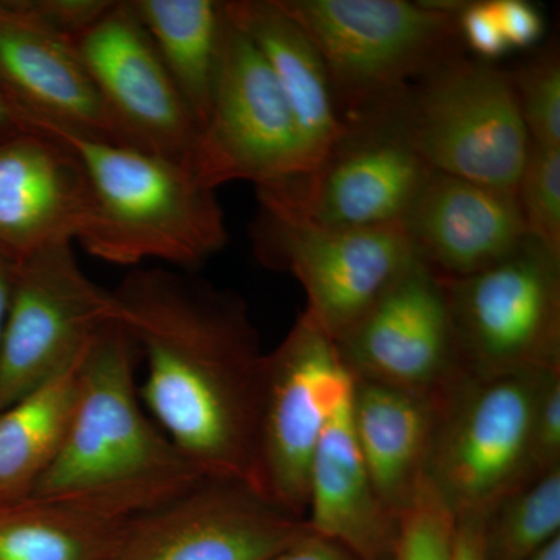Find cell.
Here are the masks:
<instances>
[{
    "mask_svg": "<svg viewBox=\"0 0 560 560\" xmlns=\"http://www.w3.org/2000/svg\"><path fill=\"white\" fill-rule=\"evenodd\" d=\"M305 521L361 560H390L400 517L383 503L361 458L350 389L335 407L313 456Z\"/></svg>",
    "mask_w": 560,
    "mask_h": 560,
    "instance_id": "19",
    "label": "cell"
},
{
    "mask_svg": "<svg viewBox=\"0 0 560 560\" xmlns=\"http://www.w3.org/2000/svg\"><path fill=\"white\" fill-rule=\"evenodd\" d=\"M485 514L456 515L447 560H486Z\"/></svg>",
    "mask_w": 560,
    "mask_h": 560,
    "instance_id": "33",
    "label": "cell"
},
{
    "mask_svg": "<svg viewBox=\"0 0 560 560\" xmlns=\"http://www.w3.org/2000/svg\"><path fill=\"white\" fill-rule=\"evenodd\" d=\"M11 283H13V264L0 257V348H2L7 316H9Z\"/></svg>",
    "mask_w": 560,
    "mask_h": 560,
    "instance_id": "36",
    "label": "cell"
},
{
    "mask_svg": "<svg viewBox=\"0 0 560 560\" xmlns=\"http://www.w3.org/2000/svg\"><path fill=\"white\" fill-rule=\"evenodd\" d=\"M189 171L210 190L234 180L271 186L307 173L300 132L278 81L228 16L212 106Z\"/></svg>",
    "mask_w": 560,
    "mask_h": 560,
    "instance_id": "11",
    "label": "cell"
},
{
    "mask_svg": "<svg viewBox=\"0 0 560 560\" xmlns=\"http://www.w3.org/2000/svg\"><path fill=\"white\" fill-rule=\"evenodd\" d=\"M22 9L58 35L75 39L101 20L110 0H20Z\"/></svg>",
    "mask_w": 560,
    "mask_h": 560,
    "instance_id": "30",
    "label": "cell"
},
{
    "mask_svg": "<svg viewBox=\"0 0 560 560\" xmlns=\"http://www.w3.org/2000/svg\"><path fill=\"white\" fill-rule=\"evenodd\" d=\"M113 320V291L88 278L72 245L50 246L13 264L0 348V411L79 366Z\"/></svg>",
    "mask_w": 560,
    "mask_h": 560,
    "instance_id": "9",
    "label": "cell"
},
{
    "mask_svg": "<svg viewBox=\"0 0 560 560\" xmlns=\"http://www.w3.org/2000/svg\"><path fill=\"white\" fill-rule=\"evenodd\" d=\"M431 168L383 121L353 125L318 167L257 187V198L329 230L404 224Z\"/></svg>",
    "mask_w": 560,
    "mask_h": 560,
    "instance_id": "12",
    "label": "cell"
},
{
    "mask_svg": "<svg viewBox=\"0 0 560 560\" xmlns=\"http://www.w3.org/2000/svg\"><path fill=\"white\" fill-rule=\"evenodd\" d=\"M374 121L389 125L431 171L517 194L533 143L510 70L464 55L416 81Z\"/></svg>",
    "mask_w": 560,
    "mask_h": 560,
    "instance_id": "5",
    "label": "cell"
},
{
    "mask_svg": "<svg viewBox=\"0 0 560 560\" xmlns=\"http://www.w3.org/2000/svg\"><path fill=\"white\" fill-rule=\"evenodd\" d=\"M456 515L423 478L400 514L390 560H447Z\"/></svg>",
    "mask_w": 560,
    "mask_h": 560,
    "instance_id": "28",
    "label": "cell"
},
{
    "mask_svg": "<svg viewBox=\"0 0 560 560\" xmlns=\"http://www.w3.org/2000/svg\"><path fill=\"white\" fill-rule=\"evenodd\" d=\"M73 46L132 145L189 168L200 130L131 3L113 2Z\"/></svg>",
    "mask_w": 560,
    "mask_h": 560,
    "instance_id": "15",
    "label": "cell"
},
{
    "mask_svg": "<svg viewBox=\"0 0 560 560\" xmlns=\"http://www.w3.org/2000/svg\"><path fill=\"white\" fill-rule=\"evenodd\" d=\"M460 38L478 60H497L510 51L489 2H466L458 14Z\"/></svg>",
    "mask_w": 560,
    "mask_h": 560,
    "instance_id": "31",
    "label": "cell"
},
{
    "mask_svg": "<svg viewBox=\"0 0 560 560\" xmlns=\"http://www.w3.org/2000/svg\"><path fill=\"white\" fill-rule=\"evenodd\" d=\"M318 49L346 127L388 113L416 81L466 55L458 14L407 0H278Z\"/></svg>",
    "mask_w": 560,
    "mask_h": 560,
    "instance_id": "4",
    "label": "cell"
},
{
    "mask_svg": "<svg viewBox=\"0 0 560 560\" xmlns=\"http://www.w3.org/2000/svg\"><path fill=\"white\" fill-rule=\"evenodd\" d=\"M350 374L338 342L302 312L265 355L256 488L276 506L305 518L313 456Z\"/></svg>",
    "mask_w": 560,
    "mask_h": 560,
    "instance_id": "10",
    "label": "cell"
},
{
    "mask_svg": "<svg viewBox=\"0 0 560 560\" xmlns=\"http://www.w3.org/2000/svg\"><path fill=\"white\" fill-rule=\"evenodd\" d=\"M138 355L117 320L103 327L81 361L60 452L31 497L127 522L205 480L143 408Z\"/></svg>",
    "mask_w": 560,
    "mask_h": 560,
    "instance_id": "2",
    "label": "cell"
},
{
    "mask_svg": "<svg viewBox=\"0 0 560 560\" xmlns=\"http://www.w3.org/2000/svg\"><path fill=\"white\" fill-rule=\"evenodd\" d=\"M121 525L36 497L0 504V560H110Z\"/></svg>",
    "mask_w": 560,
    "mask_h": 560,
    "instance_id": "24",
    "label": "cell"
},
{
    "mask_svg": "<svg viewBox=\"0 0 560 560\" xmlns=\"http://www.w3.org/2000/svg\"><path fill=\"white\" fill-rule=\"evenodd\" d=\"M353 378L444 397L467 371L444 278L419 257L338 342Z\"/></svg>",
    "mask_w": 560,
    "mask_h": 560,
    "instance_id": "14",
    "label": "cell"
},
{
    "mask_svg": "<svg viewBox=\"0 0 560 560\" xmlns=\"http://www.w3.org/2000/svg\"><path fill=\"white\" fill-rule=\"evenodd\" d=\"M512 88L530 143L560 150V55L550 46L510 70Z\"/></svg>",
    "mask_w": 560,
    "mask_h": 560,
    "instance_id": "26",
    "label": "cell"
},
{
    "mask_svg": "<svg viewBox=\"0 0 560 560\" xmlns=\"http://www.w3.org/2000/svg\"><path fill=\"white\" fill-rule=\"evenodd\" d=\"M547 372L466 375L442 397L425 478L453 514L486 515L504 497L540 477L533 430Z\"/></svg>",
    "mask_w": 560,
    "mask_h": 560,
    "instance_id": "6",
    "label": "cell"
},
{
    "mask_svg": "<svg viewBox=\"0 0 560 560\" xmlns=\"http://www.w3.org/2000/svg\"><path fill=\"white\" fill-rule=\"evenodd\" d=\"M184 102L205 127L219 77L224 31L217 0H130Z\"/></svg>",
    "mask_w": 560,
    "mask_h": 560,
    "instance_id": "22",
    "label": "cell"
},
{
    "mask_svg": "<svg viewBox=\"0 0 560 560\" xmlns=\"http://www.w3.org/2000/svg\"><path fill=\"white\" fill-rule=\"evenodd\" d=\"M223 3L228 20L253 40L278 81L300 132L307 173L315 171L348 131L318 49L278 0Z\"/></svg>",
    "mask_w": 560,
    "mask_h": 560,
    "instance_id": "20",
    "label": "cell"
},
{
    "mask_svg": "<svg viewBox=\"0 0 560 560\" xmlns=\"http://www.w3.org/2000/svg\"><path fill=\"white\" fill-rule=\"evenodd\" d=\"M311 530L248 482L205 478L124 522L110 560H270Z\"/></svg>",
    "mask_w": 560,
    "mask_h": 560,
    "instance_id": "13",
    "label": "cell"
},
{
    "mask_svg": "<svg viewBox=\"0 0 560 560\" xmlns=\"http://www.w3.org/2000/svg\"><path fill=\"white\" fill-rule=\"evenodd\" d=\"M504 40L511 49H529L544 36L545 25L536 7L525 0H490Z\"/></svg>",
    "mask_w": 560,
    "mask_h": 560,
    "instance_id": "32",
    "label": "cell"
},
{
    "mask_svg": "<svg viewBox=\"0 0 560 560\" xmlns=\"http://www.w3.org/2000/svg\"><path fill=\"white\" fill-rule=\"evenodd\" d=\"M416 256L442 278L506 259L528 235L517 195L433 172L404 221Z\"/></svg>",
    "mask_w": 560,
    "mask_h": 560,
    "instance_id": "18",
    "label": "cell"
},
{
    "mask_svg": "<svg viewBox=\"0 0 560 560\" xmlns=\"http://www.w3.org/2000/svg\"><path fill=\"white\" fill-rule=\"evenodd\" d=\"M526 560H560V536Z\"/></svg>",
    "mask_w": 560,
    "mask_h": 560,
    "instance_id": "37",
    "label": "cell"
},
{
    "mask_svg": "<svg viewBox=\"0 0 560 560\" xmlns=\"http://www.w3.org/2000/svg\"><path fill=\"white\" fill-rule=\"evenodd\" d=\"M0 84L32 127L49 121L135 147L103 102L73 40L40 24L20 0H0Z\"/></svg>",
    "mask_w": 560,
    "mask_h": 560,
    "instance_id": "17",
    "label": "cell"
},
{
    "mask_svg": "<svg viewBox=\"0 0 560 560\" xmlns=\"http://www.w3.org/2000/svg\"><path fill=\"white\" fill-rule=\"evenodd\" d=\"M444 283L467 374L559 370V256L526 237L499 264Z\"/></svg>",
    "mask_w": 560,
    "mask_h": 560,
    "instance_id": "7",
    "label": "cell"
},
{
    "mask_svg": "<svg viewBox=\"0 0 560 560\" xmlns=\"http://www.w3.org/2000/svg\"><path fill=\"white\" fill-rule=\"evenodd\" d=\"M92 219L90 178L65 142L39 130L0 140V257L81 242Z\"/></svg>",
    "mask_w": 560,
    "mask_h": 560,
    "instance_id": "16",
    "label": "cell"
},
{
    "mask_svg": "<svg viewBox=\"0 0 560 560\" xmlns=\"http://www.w3.org/2000/svg\"><path fill=\"white\" fill-rule=\"evenodd\" d=\"M559 536L560 467H556L486 514V560H526Z\"/></svg>",
    "mask_w": 560,
    "mask_h": 560,
    "instance_id": "25",
    "label": "cell"
},
{
    "mask_svg": "<svg viewBox=\"0 0 560 560\" xmlns=\"http://www.w3.org/2000/svg\"><path fill=\"white\" fill-rule=\"evenodd\" d=\"M533 452L537 474L560 467V370L548 371L541 381L534 412Z\"/></svg>",
    "mask_w": 560,
    "mask_h": 560,
    "instance_id": "29",
    "label": "cell"
},
{
    "mask_svg": "<svg viewBox=\"0 0 560 560\" xmlns=\"http://www.w3.org/2000/svg\"><path fill=\"white\" fill-rule=\"evenodd\" d=\"M515 195L526 235L560 257V150L530 145Z\"/></svg>",
    "mask_w": 560,
    "mask_h": 560,
    "instance_id": "27",
    "label": "cell"
},
{
    "mask_svg": "<svg viewBox=\"0 0 560 560\" xmlns=\"http://www.w3.org/2000/svg\"><path fill=\"white\" fill-rule=\"evenodd\" d=\"M250 235L260 264L301 283L305 312L337 342L418 257L404 224L329 230L264 198Z\"/></svg>",
    "mask_w": 560,
    "mask_h": 560,
    "instance_id": "8",
    "label": "cell"
},
{
    "mask_svg": "<svg viewBox=\"0 0 560 560\" xmlns=\"http://www.w3.org/2000/svg\"><path fill=\"white\" fill-rule=\"evenodd\" d=\"M80 364L0 411V504L31 497L60 452Z\"/></svg>",
    "mask_w": 560,
    "mask_h": 560,
    "instance_id": "23",
    "label": "cell"
},
{
    "mask_svg": "<svg viewBox=\"0 0 560 560\" xmlns=\"http://www.w3.org/2000/svg\"><path fill=\"white\" fill-rule=\"evenodd\" d=\"M270 560H361L348 548L337 541L326 539L319 534H305L296 544L280 551Z\"/></svg>",
    "mask_w": 560,
    "mask_h": 560,
    "instance_id": "34",
    "label": "cell"
},
{
    "mask_svg": "<svg viewBox=\"0 0 560 560\" xmlns=\"http://www.w3.org/2000/svg\"><path fill=\"white\" fill-rule=\"evenodd\" d=\"M25 131H35V128L0 84V140Z\"/></svg>",
    "mask_w": 560,
    "mask_h": 560,
    "instance_id": "35",
    "label": "cell"
},
{
    "mask_svg": "<svg viewBox=\"0 0 560 560\" xmlns=\"http://www.w3.org/2000/svg\"><path fill=\"white\" fill-rule=\"evenodd\" d=\"M33 128L65 142L88 173L94 219L80 243L97 259L121 267L154 259L189 270L230 242L215 190L186 165L49 121Z\"/></svg>",
    "mask_w": 560,
    "mask_h": 560,
    "instance_id": "3",
    "label": "cell"
},
{
    "mask_svg": "<svg viewBox=\"0 0 560 560\" xmlns=\"http://www.w3.org/2000/svg\"><path fill=\"white\" fill-rule=\"evenodd\" d=\"M442 397L350 375V420L372 482L400 517L425 478Z\"/></svg>",
    "mask_w": 560,
    "mask_h": 560,
    "instance_id": "21",
    "label": "cell"
},
{
    "mask_svg": "<svg viewBox=\"0 0 560 560\" xmlns=\"http://www.w3.org/2000/svg\"><path fill=\"white\" fill-rule=\"evenodd\" d=\"M147 371L140 401L202 478L256 488L265 355L246 302L165 268L113 290Z\"/></svg>",
    "mask_w": 560,
    "mask_h": 560,
    "instance_id": "1",
    "label": "cell"
}]
</instances>
